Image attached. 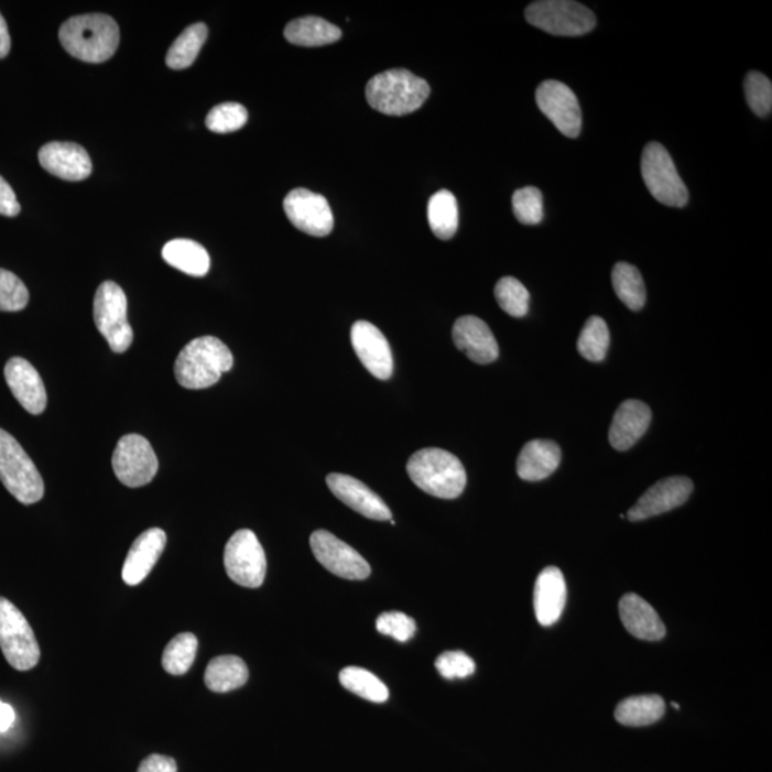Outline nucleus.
Masks as SVG:
<instances>
[{"mask_svg": "<svg viewBox=\"0 0 772 772\" xmlns=\"http://www.w3.org/2000/svg\"><path fill=\"white\" fill-rule=\"evenodd\" d=\"M59 41L76 59L102 64L118 50V23L108 14H80L61 26Z\"/></svg>", "mask_w": 772, "mask_h": 772, "instance_id": "1", "label": "nucleus"}, {"mask_svg": "<svg viewBox=\"0 0 772 772\" xmlns=\"http://www.w3.org/2000/svg\"><path fill=\"white\" fill-rule=\"evenodd\" d=\"M233 355L222 340L203 337L191 340L175 362V378L186 390H205L231 371Z\"/></svg>", "mask_w": 772, "mask_h": 772, "instance_id": "2", "label": "nucleus"}, {"mask_svg": "<svg viewBox=\"0 0 772 772\" xmlns=\"http://www.w3.org/2000/svg\"><path fill=\"white\" fill-rule=\"evenodd\" d=\"M406 471L422 491L443 500H455L467 486L463 463L454 454L439 448H425L412 455Z\"/></svg>", "mask_w": 772, "mask_h": 772, "instance_id": "3", "label": "nucleus"}, {"mask_svg": "<svg viewBox=\"0 0 772 772\" xmlns=\"http://www.w3.org/2000/svg\"><path fill=\"white\" fill-rule=\"evenodd\" d=\"M371 108L390 117L415 112L428 99V81L406 69H392L373 76L367 85Z\"/></svg>", "mask_w": 772, "mask_h": 772, "instance_id": "4", "label": "nucleus"}, {"mask_svg": "<svg viewBox=\"0 0 772 772\" xmlns=\"http://www.w3.org/2000/svg\"><path fill=\"white\" fill-rule=\"evenodd\" d=\"M0 481L25 505L40 502L45 496V483L36 465L21 444L3 430H0Z\"/></svg>", "mask_w": 772, "mask_h": 772, "instance_id": "5", "label": "nucleus"}, {"mask_svg": "<svg viewBox=\"0 0 772 772\" xmlns=\"http://www.w3.org/2000/svg\"><path fill=\"white\" fill-rule=\"evenodd\" d=\"M96 328L117 354L127 352L133 342V330L128 320V300L122 287L112 281L98 287L94 302Z\"/></svg>", "mask_w": 772, "mask_h": 772, "instance_id": "6", "label": "nucleus"}, {"mask_svg": "<svg viewBox=\"0 0 772 772\" xmlns=\"http://www.w3.org/2000/svg\"><path fill=\"white\" fill-rule=\"evenodd\" d=\"M0 649L18 671L32 670L41 660L35 632L18 607L3 597H0Z\"/></svg>", "mask_w": 772, "mask_h": 772, "instance_id": "7", "label": "nucleus"}, {"mask_svg": "<svg viewBox=\"0 0 772 772\" xmlns=\"http://www.w3.org/2000/svg\"><path fill=\"white\" fill-rule=\"evenodd\" d=\"M526 21L555 36H583L597 25L596 17L578 2L541 0L525 11Z\"/></svg>", "mask_w": 772, "mask_h": 772, "instance_id": "8", "label": "nucleus"}, {"mask_svg": "<svg viewBox=\"0 0 772 772\" xmlns=\"http://www.w3.org/2000/svg\"><path fill=\"white\" fill-rule=\"evenodd\" d=\"M641 172L646 188L660 204L683 208L688 203V191L674 165L668 151L659 142H651L642 152Z\"/></svg>", "mask_w": 772, "mask_h": 772, "instance_id": "9", "label": "nucleus"}, {"mask_svg": "<svg viewBox=\"0 0 772 772\" xmlns=\"http://www.w3.org/2000/svg\"><path fill=\"white\" fill-rule=\"evenodd\" d=\"M224 564L228 577L241 587L258 588L265 581V551L252 531L235 532L225 546Z\"/></svg>", "mask_w": 772, "mask_h": 772, "instance_id": "10", "label": "nucleus"}, {"mask_svg": "<svg viewBox=\"0 0 772 772\" xmlns=\"http://www.w3.org/2000/svg\"><path fill=\"white\" fill-rule=\"evenodd\" d=\"M112 467L123 486L139 488L148 486L155 478L160 463L146 438L129 434L119 439L112 457Z\"/></svg>", "mask_w": 772, "mask_h": 772, "instance_id": "11", "label": "nucleus"}, {"mask_svg": "<svg viewBox=\"0 0 772 772\" xmlns=\"http://www.w3.org/2000/svg\"><path fill=\"white\" fill-rule=\"evenodd\" d=\"M309 544L316 561L329 573L351 581H361L371 575V567L363 556L330 532L315 531Z\"/></svg>", "mask_w": 772, "mask_h": 772, "instance_id": "12", "label": "nucleus"}, {"mask_svg": "<svg viewBox=\"0 0 772 772\" xmlns=\"http://www.w3.org/2000/svg\"><path fill=\"white\" fill-rule=\"evenodd\" d=\"M541 112L563 135L577 138L581 133L583 115L577 96L558 80H545L535 94Z\"/></svg>", "mask_w": 772, "mask_h": 772, "instance_id": "13", "label": "nucleus"}, {"mask_svg": "<svg viewBox=\"0 0 772 772\" xmlns=\"http://www.w3.org/2000/svg\"><path fill=\"white\" fill-rule=\"evenodd\" d=\"M287 219L300 231L323 238L333 232L334 215L325 196L308 189L291 191L284 199Z\"/></svg>", "mask_w": 772, "mask_h": 772, "instance_id": "14", "label": "nucleus"}, {"mask_svg": "<svg viewBox=\"0 0 772 772\" xmlns=\"http://www.w3.org/2000/svg\"><path fill=\"white\" fill-rule=\"evenodd\" d=\"M694 483L687 477H670L661 479L652 486L628 511L627 518L632 522L649 520V518L665 514L687 502L692 496Z\"/></svg>", "mask_w": 772, "mask_h": 772, "instance_id": "15", "label": "nucleus"}, {"mask_svg": "<svg viewBox=\"0 0 772 772\" xmlns=\"http://www.w3.org/2000/svg\"><path fill=\"white\" fill-rule=\"evenodd\" d=\"M351 342L359 361L378 380H390L393 358L385 335L368 320H358L351 329Z\"/></svg>", "mask_w": 772, "mask_h": 772, "instance_id": "16", "label": "nucleus"}, {"mask_svg": "<svg viewBox=\"0 0 772 772\" xmlns=\"http://www.w3.org/2000/svg\"><path fill=\"white\" fill-rule=\"evenodd\" d=\"M326 483L338 500L352 508L358 514L376 521L392 520L391 510L387 503L359 479L344 474H329L326 477Z\"/></svg>", "mask_w": 772, "mask_h": 772, "instance_id": "17", "label": "nucleus"}, {"mask_svg": "<svg viewBox=\"0 0 772 772\" xmlns=\"http://www.w3.org/2000/svg\"><path fill=\"white\" fill-rule=\"evenodd\" d=\"M453 338L455 347L479 366L497 361L500 355L492 330L478 316H461L454 325Z\"/></svg>", "mask_w": 772, "mask_h": 772, "instance_id": "18", "label": "nucleus"}, {"mask_svg": "<svg viewBox=\"0 0 772 772\" xmlns=\"http://www.w3.org/2000/svg\"><path fill=\"white\" fill-rule=\"evenodd\" d=\"M4 380L29 414L40 415L45 411L47 396L42 378L35 367L23 358L9 359L4 367Z\"/></svg>", "mask_w": 772, "mask_h": 772, "instance_id": "19", "label": "nucleus"}, {"mask_svg": "<svg viewBox=\"0 0 772 772\" xmlns=\"http://www.w3.org/2000/svg\"><path fill=\"white\" fill-rule=\"evenodd\" d=\"M40 162L50 174L65 181H84L93 174L88 152L72 142L46 143L40 151Z\"/></svg>", "mask_w": 772, "mask_h": 772, "instance_id": "20", "label": "nucleus"}, {"mask_svg": "<svg viewBox=\"0 0 772 772\" xmlns=\"http://www.w3.org/2000/svg\"><path fill=\"white\" fill-rule=\"evenodd\" d=\"M166 534L161 529H151L139 535L124 559L122 578L128 585H138L150 575L165 550Z\"/></svg>", "mask_w": 772, "mask_h": 772, "instance_id": "21", "label": "nucleus"}, {"mask_svg": "<svg viewBox=\"0 0 772 772\" xmlns=\"http://www.w3.org/2000/svg\"><path fill=\"white\" fill-rule=\"evenodd\" d=\"M565 604H567V584H565L564 574L556 567L545 568L535 583L536 620L542 627L554 626L563 616Z\"/></svg>", "mask_w": 772, "mask_h": 772, "instance_id": "22", "label": "nucleus"}, {"mask_svg": "<svg viewBox=\"0 0 772 772\" xmlns=\"http://www.w3.org/2000/svg\"><path fill=\"white\" fill-rule=\"evenodd\" d=\"M651 410L644 402L628 400L622 402L613 415L610 428V443L617 450H627L641 439L651 424Z\"/></svg>", "mask_w": 772, "mask_h": 772, "instance_id": "23", "label": "nucleus"}, {"mask_svg": "<svg viewBox=\"0 0 772 772\" xmlns=\"http://www.w3.org/2000/svg\"><path fill=\"white\" fill-rule=\"evenodd\" d=\"M623 627L638 640L660 641L665 637V626L659 613L637 594H627L620 601Z\"/></svg>", "mask_w": 772, "mask_h": 772, "instance_id": "24", "label": "nucleus"}, {"mask_svg": "<svg viewBox=\"0 0 772 772\" xmlns=\"http://www.w3.org/2000/svg\"><path fill=\"white\" fill-rule=\"evenodd\" d=\"M561 448L550 439H534L525 444L517 461V472L524 481L535 482L548 478L559 467Z\"/></svg>", "mask_w": 772, "mask_h": 772, "instance_id": "25", "label": "nucleus"}, {"mask_svg": "<svg viewBox=\"0 0 772 772\" xmlns=\"http://www.w3.org/2000/svg\"><path fill=\"white\" fill-rule=\"evenodd\" d=\"M284 35L292 45L315 47L338 42L342 31L323 18L305 17L287 23Z\"/></svg>", "mask_w": 772, "mask_h": 772, "instance_id": "26", "label": "nucleus"}, {"mask_svg": "<svg viewBox=\"0 0 772 772\" xmlns=\"http://www.w3.org/2000/svg\"><path fill=\"white\" fill-rule=\"evenodd\" d=\"M166 263L191 276H205L209 272L210 258L203 244L191 239H174L162 249Z\"/></svg>", "mask_w": 772, "mask_h": 772, "instance_id": "27", "label": "nucleus"}, {"mask_svg": "<svg viewBox=\"0 0 772 772\" xmlns=\"http://www.w3.org/2000/svg\"><path fill=\"white\" fill-rule=\"evenodd\" d=\"M249 678V671L243 660L235 655L218 656L210 661L205 671L206 687L214 693H229L243 687Z\"/></svg>", "mask_w": 772, "mask_h": 772, "instance_id": "28", "label": "nucleus"}, {"mask_svg": "<svg viewBox=\"0 0 772 772\" xmlns=\"http://www.w3.org/2000/svg\"><path fill=\"white\" fill-rule=\"evenodd\" d=\"M665 703L660 695H637L623 699L616 709L617 721L627 727H645L660 721Z\"/></svg>", "mask_w": 772, "mask_h": 772, "instance_id": "29", "label": "nucleus"}, {"mask_svg": "<svg viewBox=\"0 0 772 772\" xmlns=\"http://www.w3.org/2000/svg\"><path fill=\"white\" fill-rule=\"evenodd\" d=\"M431 231L436 238L448 241L458 231V203L454 194L443 189L431 196L428 204Z\"/></svg>", "mask_w": 772, "mask_h": 772, "instance_id": "30", "label": "nucleus"}, {"mask_svg": "<svg viewBox=\"0 0 772 772\" xmlns=\"http://www.w3.org/2000/svg\"><path fill=\"white\" fill-rule=\"evenodd\" d=\"M206 37H208V28L205 23H195L186 28L172 43L167 52L166 65L176 70L189 68L203 50Z\"/></svg>", "mask_w": 772, "mask_h": 772, "instance_id": "31", "label": "nucleus"}, {"mask_svg": "<svg viewBox=\"0 0 772 772\" xmlns=\"http://www.w3.org/2000/svg\"><path fill=\"white\" fill-rule=\"evenodd\" d=\"M612 285L618 298L631 311L644 308L646 290L641 272L627 262L617 263L612 270Z\"/></svg>", "mask_w": 772, "mask_h": 772, "instance_id": "32", "label": "nucleus"}, {"mask_svg": "<svg viewBox=\"0 0 772 772\" xmlns=\"http://www.w3.org/2000/svg\"><path fill=\"white\" fill-rule=\"evenodd\" d=\"M339 681L344 688L367 702L382 704L390 698L387 685L376 674L358 666H348L340 671Z\"/></svg>", "mask_w": 772, "mask_h": 772, "instance_id": "33", "label": "nucleus"}, {"mask_svg": "<svg viewBox=\"0 0 772 772\" xmlns=\"http://www.w3.org/2000/svg\"><path fill=\"white\" fill-rule=\"evenodd\" d=\"M198 652V640L191 632L180 634L166 645L163 651V670L171 675H184L188 673Z\"/></svg>", "mask_w": 772, "mask_h": 772, "instance_id": "34", "label": "nucleus"}, {"mask_svg": "<svg viewBox=\"0 0 772 772\" xmlns=\"http://www.w3.org/2000/svg\"><path fill=\"white\" fill-rule=\"evenodd\" d=\"M610 348V329L606 320L591 316L578 338V352L591 362H601Z\"/></svg>", "mask_w": 772, "mask_h": 772, "instance_id": "35", "label": "nucleus"}, {"mask_svg": "<svg viewBox=\"0 0 772 772\" xmlns=\"http://www.w3.org/2000/svg\"><path fill=\"white\" fill-rule=\"evenodd\" d=\"M496 298L498 305L508 315L522 318L529 314L530 292L520 281L512 276L502 278L496 286Z\"/></svg>", "mask_w": 772, "mask_h": 772, "instance_id": "36", "label": "nucleus"}, {"mask_svg": "<svg viewBox=\"0 0 772 772\" xmlns=\"http://www.w3.org/2000/svg\"><path fill=\"white\" fill-rule=\"evenodd\" d=\"M248 122V110L237 102L220 104L210 109L206 117V128L215 133H231L242 129Z\"/></svg>", "mask_w": 772, "mask_h": 772, "instance_id": "37", "label": "nucleus"}, {"mask_svg": "<svg viewBox=\"0 0 772 772\" xmlns=\"http://www.w3.org/2000/svg\"><path fill=\"white\" fill-rule=\"evenodd\" d=\"M512 209L521 224L539 225L544 219V198L541 191L534 186L518 189L512 196Z\"/></svg>", "mask_w": 772, "mask_h": 772, "instance_id": "38", "label": "nucleus"}, {"mask_svg": "<svg viewBox=\"0 0 772 772\" xmlns=\"http://www.w3.org/2000/svg\"><path fill=\"white\" fill-rule=\"evenodd\" d=\"M747 102L760 118L770 117L772 109V84L760 72H750L746 79Z\"/></svg>", "mask_w": 772, "mask_h": 772, "instance_id": "39", "label": "nucleus"}, {"mask_svg": "<svg viewBox=\"0 0 772 772\" xmlns=\"http://www.w3.org/2000/svg\"><path fill=\"white\" fill-rule=\"evenodd\" d=\"M29 291L14 273L0 270V311L18 312L26 308Z\"/></svg>", "mask_w": 772, "mask_h": 772, "instance_id": "40", "label": "nucleus"}, {"mask_svg": "<svg viewBox=\"0 0 772 772\" xmlns=\"http://www.w3.org/2000/svg\"><path fill=\"white\" fill-rule=\"evenodd\" d=\"M435 666L447 679L467 678L475 673L474 660L463 651L444 652L436 659Z\"/></svg>", "mask_w": 772, "mask_h": 772, "instance_id": "41", "label": "nucleus"}, {"mask_svg": "<svg viewBox=\"0 0 772 772\" xmlns=\"http://www.w3.org/2000/svg\"><path fill=\"white\" fill-rule=\"evenodd\" d=\"M377 630L383 635L392 637L393 640L406 642L415 635L416 623L405 613L385 612L378 617Z\"/></svg>", "mask_w": 772, "mask_h": 772, "instance_id": "42", "label": "nucleus"}, {"mask_svg": "<svg viewBox=\"0 0 772 772\" xmlns=\"http://www.w3.org/2000/svg\"><path fill=\"white\" fill-rule=\"evenodd\" d=\"M21 213L17 195H14L11 185L0 176V215L4 217H17Z\"/></svg>", "mask_w": 772, "mask_h": 772, "instance_id": "43", "label": "nucleus"}, {"mask_svg": "<svg viewBox=\"0 0 772 772\" xmlns=\"http://www.w3.org/2000/svg\"><path fill=\"white\" fill-rule=\"evenodd\" d=\"M137 772H177V764L172 757L151 754L139 764Z\"/></svg>", "mask_w": 772, "mask_h": 772, "instance_id": "44", "label": "nucleus"}, {"mask_svg": "<svg viewBox=\"0 0 772 772\" xmlns=\"http://www.w3.org/2000/svg\"><path fill=\"white\" fill-rule=\"evenodd\" d=\"M14 719H17V714L11 705L0 702V732L8 731L13 726Z\"/></svg>", "mask_w": 772, "mask_h": 772, "instance_id": "45", "label": "nucleus"}, {"mask_svg": "<svg viewBox=\"0 0 772 772\" xmlns=\"http://www.w3.org/2000/svg\"><path fill=\"white\" fill-rule=\"evenodd\" d=\"M9 51H11V36H9L7 22L0 13V59L8 56Z\"/></svg>", "mask_w": 772, "mask_h": 772, "instance_id": "46", "label": "nucleus"}]
</instances>
